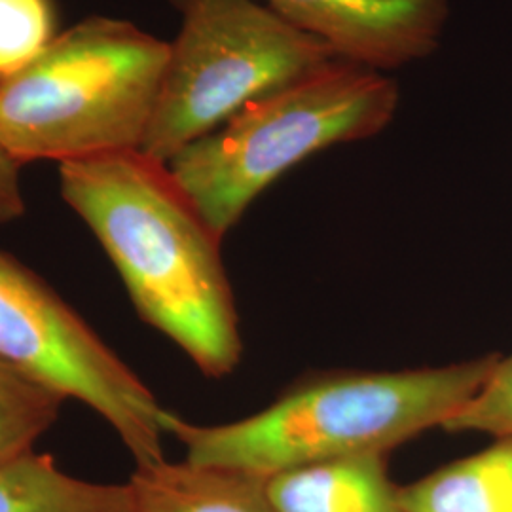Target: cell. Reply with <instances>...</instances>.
<instances>
[{
    "mask_svg": "<svg viewBox=\"0 0 512 512\" xmlns=\"http://www.w3.org/2000/svg\"><path fill=\"white\" fill-rule=\"evenodd\" d=\"M59 190L122 277L141 319L209 378L243 355L222 238L167 162L141 148L59 164Z\"/></svg>",
    "mask_w": 512,
    "mask_h": 512,
    "instance_id": "cell-1",
    "label": "cell"
},
{
    "mask_svg": "<svg viewBox=\"0 0 512 512\" xmlns=\"http://www.w3.org/2000/svg\"><path fill=\"white\" fill-rule=\"evenodd\" d=\"M501 355L395 372H330L294 385L249 418L196 425L165 410L186 461L272 476L332 459L382 454L444 427L492 376Z\"/></svg>",
    "mask_w": 512,
    "mask_h": 512,
    "instance_id": "cell-2",
    "label": "cell"
},
{
    "mask_svg": "<svg viewBox=\"0 0 512 512\" xmlns=\"http://www.w3.org/2000/svg\"><path fill=\"white\" fill-rule=\"evenodd\" d=\"M169 42L122 19H84L0 82V145L19 165L143 147Z\"/></svg>",
    "mask_w": 512,
    "mask_h": 512,
    "instance_id": "cell-3",
    "label": "cell"
},
{
    "mask_svg": "<svg viewBox=\"0 0 512 512\" xmlns=\"http://www.w3.org/2000/svg\"><path fill=\"white\" fill-rule=\"evenodd\" d=\"M397 109L391 76L334 57L249 103L167 164L224 239L283 173L325 148L378 135Z\"/></svg>",
    "mask_w": 512,
    "mask_h": 512,
    "instance_id": "cell-4",
    "label": "cell"
},
{
    "mask_svg": "<svg viewBox=\"0 0 512 512\" xmlns=\"http://www.w3.org/2000/svg\"><path fill=\"white\" fill-rule=\"evenodd\" d=\"M181 31L141 150L169 162L239 110L336 55L260 0H171Z\"/></svg>",
    "mask_w": 512,
    "mask_h": 512,
    "instance_id": "cell-5",
    "label": "cell"
},
{
    "mask_svg": "<svg viewBox=\"0 0 512 512\" xmlns=\"http://www.w3.org/2000/svg\"><path fill=\"white\" fill-rule=\"evenodd\" d=\"M0 357L107 420L137 467L164 461V408L92 325L0 249Z\"/></svg>",
    "mask_w": 512,
    "mask_h": 512,
    "instance_id": "cell-6",
    "label": "cell"
},
{
    "mask_svg": "<svg viewBox=\"0 0 512 512\" xmlns=\"http://www.w3.org/2000/svg\"><path fill=\"white\" fill-rule=\"evenodd\" d=\"M332 54L395 71L439 48L448 0H260Z\"/></svg>",
    "mask_w": 512,
    "mask_h": 512,
    "instance_id": "cell-7",
    "label": "cell"
},
{
    "mask_svg": "<svg viewBox=\"0 0 512 512\" xmlns=\"http://www.w3.org/2000/svg\"><path fill=\"white\" fill-rule=\"evenodd\" d=\"M385 458L332 459L266 476V494L274 512H404Z\"/></svg>",
    "mask_w": 512,
    "mask_h": 512,
    "instance_id": "cell-8",
    "label": "cell"
},
{
    "mask_svg": "<svg viewBox=\"0 0 512 512\" xmlns=\"http://www.w3.org/2000/svg\"><path fill=\"white\" fill-rule=\"evenodd\" d=\"M129 512H274L266 476L167 459L135 467Z\"/></svg>",
    "mask_w": 512,
    "mask_h": 512,
    "instance_id": "cell-9",
    "label": "cell"
},
{
    "mask_svg": "<svg viewBox=\"0 0 512 512\" xmlns=\"http://www.w3.org/2000/svg\"><path fill=\"white\" fill-rule=\"evenodd\" d=\"M404 512H512V435L399 486Z\"/></svg>",
    "mask_w": 512,
    "mask_h": 512,
    "instance_id": "cell-10",
    "label": "cell"
},
{
    "mask_svg": "<svg viewBox=\"0 0 512 512\" xmlns=\"http://www.w3.org/2000/svg\"><path fill=\"white\" fill-rule=\"evenodd\" d=\"M0 512H129L128 484L80 480L29 452L0 463Z\"/></svg>",
    "mask_w": 512,
    "mask_h": 512,
    "instance_id": "cell-11",
    "label": "cell"
},
{
    "mask_svg": "<svg viewBox=\"0 0 512 512\" xmlns=\"http://www.w3.org/2000/svg\"><path fill=\"white\" fill-rule=\"evenodd\" d=\"M65 401L61 391L0 357V463L33 452Z\"/></svg>",
    "mask_w": 512,
    "mask_h": 512,
    "instance_id": "cell-12",
    "label": "cell"
},
{
    "mask_svg": "<svg viewBox=\"0 0 512 512\" xmlns=\"http://www.w3.org/2000/svg\"><path fill=\"white\" fill-rule=\"evenodd\" d=\"M54 0H0V82L29 67L57 35Z\"/></svg>",
    "mask_w": 512,
    "mask_h": 512,
    "instance_id": "cell-13",
    "label": "cell"
},
{
    "mask_svg": "<svg viewBox=\"0 0 512 512\" xmlns=\"http://www.w3.org/2000/svg\"><path fill=\"white\" fill-rule=\"evenodd\" d=\"M444 431H476L499 437L512 435V355L501 357L492 376L475 397L444 423Z\"/></svg>",
    "mask_w": 512,
    "mask_h": 512,
    "instance_id": "cell-14",
    "label": "cell"
},
{
    "mask_svg": "<svg viewBox=\"0 0 512 512\" xmlns=\"http://www.w3.org/2000/svg\"><path fill=\"white\" fill-rule=\"evenodd\" d=\"M19 169L21 165L0 145V222H12L25 213Z\"/></svg>",
    "mask_w": 512,
    "mask_h": 512,
    "instance_id": "cell-15",
    "label": "cell"
}]
</instances>
